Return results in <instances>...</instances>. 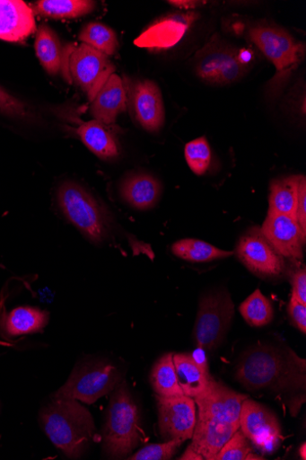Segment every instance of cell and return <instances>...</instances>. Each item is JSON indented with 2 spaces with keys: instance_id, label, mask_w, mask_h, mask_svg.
<instances>
[{
  "instance_id": "cell-1",
  "label": "cell",
  "mask_w": 306,
  "mask_h": 460,
  "mask_svg": "<svg viewBox=\"0 0 306 460\" xmlns=\"http://www.w3.org/2000/svg\"><path fill=\"white\" fill-rule=\"evenodd\" d=\"M236 379L250 391L305 388V360L293 351L271 347L248 351L240 361Z\"/></svg>"
},
{
  "instance_id": "cell-2",
  "label": "cell",
  "mask_w": 306,
  "mask_h": 460,
  "mask_svg": "<svg viewBox=\"0 0 306 460\" xmlns=\"http://www.w3.org/2000/svg\"><path fill=\"white\" fill-rule=\"evenodd\" d=\"M50 440L69 458H78L95 440L96 427L90 411L76 400H52L39 414Z\"/></svg>"
},
{
  "instance_id": "cell-18",
  "label": "cell",
  "mask_w": 306,
  "mask_h": 460,
  "mask_svg": "<svg viewBox=\"0 0 306 460\" xmlns=\"http://www.w3.org/2000/svg\"><path fill=\"white\" fill-rule=\"evenodd\" d=\"M37 30L34 12L22 0H0V40L22 43Z\"/></svg>"
},
{
  "instance_id": "cell-32",
  "label": "cell",
  "mask_w": 306,
  "mask_h": 460,
  "mask_svg": "<svg viewBox=\"0 0 306 460\" xmlns=\"http://www.w3.org/2000/svg\"><path fill=\"white\" fill-rule=\"evenodd\" d=\"M184 442L179 439L165 441L162 444L149 445L127 459L133 460H167L176 455Z\"/></svg>"
},
{
  "instance_id": "cell-20",
  "label": "cell",
  "mask_w": 306,
  "mask_h": 460,
  "mask_svg": "<svg viewBox=\"0 0 306 460\" xmlns=\"http://www.w3.org/2000/svg\"><path fill=\"white\" fill-rule=\"evenodd\" d=\"M120 195L130 207L140 211L151 210L161 199V181L148 173L127 175L120 184Z\"/></svg>"
},
{
  "instance_id": "cell-31",
  "label": "cell",
  "mask_w": 306,
  "mask_h": 460,
  "mask_svg": "<svg viewBox=\"0 0 306 460\" xmlns=\"http://www.w3.org/2000/svg\"><path fill=\"white\" fill-rule=\"evenodd\" d=\"M186 160L190 170L197 176L206 173L212 158L210 146L205 137L189 142L185 148Z\"/></svg>"
},
{
  "instance_id": "cell-27",
  "label": "cell",
  "mask_w": 306,
  "mask_h": 460,
  "mask_svg": "<svg viewBox=\"0 0 306 460\" xmlns=\"http://www.w3.org/2000/svg\"><path fill=\"white\" fill-rule=\"evenodd\" d=\"M173 354L162 357L154 365L151 374V384L160 397L185 395L179 386L176 367H174Z\"/></svg>"
},
{
  "instance_id": "cell-21",
  "label": "cell",
  "mask_w": 306,
  "mask_h": 460,
  "mask_svg": "<svg viewBox=\"0 0 306 460\" xmlns=\"http://www.w3.org/2000/svg\"><path fill=\"white\" fill-rule=\"evenodd\" d=\"M77 134L84 146L101 159L110 161L119 156L118 142L108 125L96 119L83 122Z\"/></svg>"
},
{
  "instance_id": "cell-36",
  "label": "cell",
  "mask_w": 306,
  "mask_h": 460,
  "mask_svg": "<svg viewBox=\"0 0 306 460\" xmlns=\"http://www.w3.org/2000/svg\"><path fill=\"white\" fill-rule=\"evenodd\" d=\"M288 314L293 323L302 333L306 332V305L292 297L288 305Z\"/></svg>"
},
{
  "instance_id": "cell-7",
  "label": "cell",
  "mask_w": 306,
  "mask_h": 460,
  "mask_svg": "<svg viewBox=\"0 0 306 460\" xmlns=\"http://www.w3.org/2000/svg\"><path fill=\"white\" fill-rule=\"evenodd\" d=\"M66 60V64L62 68L65 78L69 83L74 82L91 102L116 71L109 57L82 43L77 47L74 44L65 48Z\"/></svg>"
},
{
  "instance_id": "cell-5",
  "label": "cell",
  "mask_w": 306,
  "mask_h": 460,
  "mask_svg": "<svg viewBox=\"0 0 306 460\" xmlns=\"http://www.w3.org/2000/svg\"><path fill=\"white\" fill-rule=\"evenodd\" d=\"M57 201L66 218L87 239L100 243L109 237L110 218L106 208L82 185L63 182L57 190Z\"/></svg>"
},
{
  "instance_id": "cell-30",
  "label": "cell",
  "mask_w": 306,
  "mask_h": 460,
  "mask_svg": "<svg viewBox=\"0 0 306 460\" xmlns=\"http://www.w3.org/2000/svg\"><path fill=\"white\" fill-rule=\"evenodd\" d=\"M245 321L253 327L269 324L274 318V309L270 301L257 288L240 306Z\"/></svg>"
},
{
  "instance_id": "cell-8",
  "label": "cell",
  "mask_w": 306,
  "mask_h": 460,
  "mask_svg": "<svg viewBox=\"0 0 306 460\" xmlns=\"http://www.w3.org/2000/svg\"><path fill=\"white\" fill-rule=\"evenodd\" d=\"M121 381L120 371L110 363H80L66 384L53 395L52 400L71 399L93 403L112 393Z\"/></svg>"
},
{
  "instance_id": "cell-13",
  "label": "cell",
  "mask_w": 306,
  "mask_h": 460,
  "mask_svg": "<svg viewBox=\"0 0 306 460\" xmlns=\"http://www.w3.org/2000/svg\"><path fill=\"white\" fill-rule=\"evenodd\" d=\"M157 398L159 429L164 441L191 439L197 424V404L187 395Z\"/></svg>"
},
{
  "instance_id": "cell-33",
  "label": "cell",
  "mask_w": 306,
  "mask_h": 460,
  "mask_svg": "<svg viewBox=\"0 0 306 460\" xmlns=\"http://www.w3.org/2000/svg\"><path fill=\"white\" fill-rule=\"evenodd\" d=\"M250 452L249 439L239 429L216 455L214 460H244Z\"/></svg>"
},
{
  "instance_id": "cell-28",
  "label": "cell",
  "mask_w": 306,
  "mask_h": 460,
  "mask_svg": "<svg viewBox=\"0 0 306 460\" xmlns=\"http://www.w3.org/2000/svg\"><path fill=\"white\" fill-rule=\"evenodd\" d=\"M82 44L89 46L102 54L112 57L119 47L116 31L110 27L100 23H87L79 33Z\"/></svg>"
},
{
  "instance_id": "cell-15",
  "label": "cell",
  "mask_w": 306,
  "mask_h": 460,
  "mask_svg": "<svg viewBox=\"0 0 306 460\" xmlns=\"http://www.w3.org/2000/svg\"><path fill=\"white\" fill-rule=\"evenodd\" d=\"M247 398V395L238 394L211 378L205 391L194 400L198 408L197 415L240 424L241 406Z\"/></svg>"
},
{
  "instance_id": "cell-11",
  "label": "cell",
  "mask_w": 306,
  "mask_h": 460,
  "mask_svg": "<svg viewBox=\"0 0 306 460\" xmlns=\"http://www.w3.org/2000/svg\"><path fill=\"white\" fill-rule=\"evenodd\" d=\"M235 253L240 261L258 277H279L284 271V258L259 227H251L240 238Z\"/></svg>"
},
{
  "instance_id": "cell-17",
  "label": "cell",
  "mask_w": 306,
  "mask_h": 460,
  "mask_svg": "<svg viewBox=\"0 0 306 460\" xmlns=\"http://www.w3.org/2000/svg\"><path fill=\"white\" fill-rule=\"evenodd\" d=\"M239 429L240 424L197 415L192 443L188 448L201 460H214L216 455Z\"/></svg>"
},
{
  "instance_id": "cell-29",
  "label": "cell",
  "mask_w": 306,
  "mask_h": 460,
  "mask_svg": "<svg viewBox=\"0 0 306 460\" xmlns=\"http://www.w3.org/2000/svg\"><path fill=\"white\" fill-rule=\"evenodd\" d=\"M49 315L47 312L32 307H20L13 310L7 320V330L11 336L36 332L45 328Z\"/></svg>"
},
{
  "instance_id": "cell-34",
  "label": "cell",
  "mask_w": 306,
  "mask_h": 460,
  "mask_svg": "<svg viewBox=\"0 0 306 460\" xmlns=\"http://www.w3.org/2000/svg\"><path fill=\"white\" fill-rule=\"evenodd\" d=\"M0 114L17 119H31L33 116L26 103L2 86H0Z\"/></svg>"
},
{
  "instance_id": "cell-24",
  "label": "cell",
  "mask_w": 306,
  "mask_h": 460,
  "mask_svg": "<svg viewBox=\"0 0 306 460\" xmlns=\"http://www.w3.org/2000/svg\"><path fill=\"white\" fill-rule=\"evenodd\" d=\"M171 252L186 261L205 263L223 260L233 255L232 251L217 248L208 243L197 239H182L174 243Z\"/></svg>"
},
{
  "instance_id": "cell-6",
  "label": "cell",
  "mask_w": 306,
  "mask_h": 460,
  "mask_svg": "<svg viewBox=\"0 0 306 460\" xmlns=\"http://www.w3.org/2000/svg\"><path fill=\"white\" fill-rule=\"evenodd\" d=\"M248 54L214 36L197 53L194 69L197 75L212 86H227L242 79L249 70Z\"/></svg>"
},
{
  "instance_id": "cell-16",
  "label": "cell",
  "mask_w": 306,
  "mask_h": 460,
  "mask_svg": "<svg viewBox=\"0 0 306 460\" xmlns=\"http://www.w3.org/2000/svg\"><path fill=\"white\" fill-rule=\"evenodd\" d=\"M260 230L283 258L302 260L306 236L295 217L268 213Z\"/></svg>"
},
{
  "instance_id": "cell-3",
  "label": "cell",
  "mask_w": 306,
  "mask_h": 460,
  "mask_svg": "<svg viewBox=\"0 0 306 460\" xmlns=\"http://www.w3.org/2000/svg\"><path fill=\"white\" fill-rule=\"evenodd\" d=\"M144 438L139 407L127 384L121 381L112 392L103 431V447L110 458H123Z\"/></svg>"
},
{
  "instance_id": "cell-39",
  "label": "cell",
  "mask_w": 306,
  "mask_h": 460,
  "mask_svg": "<svg viewBox=\"0 0 306 460\" xmlns=\"http://www.w3.org/2000/svg\"><path fill=\"white\" fill-rule=\"evenodd\" d=\"M194 361L205 372L209 374L206 351L201 348L190 354Z\"/></svg>"
},
{
  "instance_id": "cell-22",
  "label": "cell",
  "mask_w": 306,
  "mask_h": 460,
  "mask_svg": "<svg viewBox=\"0 0 306 460\" xmlns=\"http://www.w3.org/2000/svg\"><path fill=\"white\" fill-rule=\"evenodd\" d=\"M34 48L42 67L49 75H57L62 72L65 48L54 29L48 24H40L36 30Z\"/></svg>"
},
{
  "instance_id": "cell-35",
  "label": "cell",
  "mask_w": 306,
  "mask_h": 460,
  "mask_svg": "<svg viewBox=\"0 0 306 460\" xmlns=\"http://www.w3.org/2000/svg\"><path fill=\"white\" fill-rule=\"evenodd\" d=\"M295 219L306 236V180L304 176H301L299 181Z\"/></svg>"
},
{
  "instance_id": "cell-38",
  "label": "cell",
  "mask_w": 306,
  "mask_h": 460,
  "mask_svg": "<svg viewBox=\"0 0 306 460\" xmlns=\"http://www.w3.org/2000/svg\"><path fill=\"white\" fill-rule=\"evenodd\" d=\"M168 4L180 10H185L188 12L195 10L200 5L205 4V3L195 2V0H170Z\"/></svg>"
},
{
  "instance_id": "cell-12",
  "label": "cell",
  "mask_w": 306,
  "mask_h": 460,
  "mask_svg": "<svg viewBox=\"0 0 306 460\" xmlns=\"http://www.w3.org/2000/svg\"><path fill=\"white\" fill-rule=\"evenodd\" d=\"M124 85L131 114L144 130L159 132L165 121V110L157 84L150 79H137Z\"/></svg>"
},
{
  "instance_id": "cell-19",
  "label": "cell",
  "mask_w": 306,
  "mask_h": 460,
  "mask_svg": "<svg viewBox=\"0 0 306 460\" xmlns=\"http://www.w3.org/2000/svg\"><path fill=\"white\" fill-rule=\"evenodd\" d=\"M127 106L124 81L114 73L92 102L90 111L94 119L109 127L126 111Z\"/></svg>"
},
{
  "instance_id": "cell-9",
  "label": "cell",
  "mask_w": 306,
  "mask_h": 460,
  "mask_svg": "<svg viewBox=\"0 0 306 460\" xmlns=\"http://www.w3.org/2000/svg\"><path fill=\"white\" fill-rule=\"evenodd\" d=\"M234 314V304L228 290H216L203 296L193 332L197 348L211 352L220 347Z\"/></svg>"
},
{
  "instance_id": "cell-4",
  "label": "cell",
  "mask_w": 306,
  "mask_h": 460,
  "mask_svg": "<svg viewBox=\"0 0 306 460\" xmlns=\"http://www.w3.org/2000/svg\"><path fill=\"white\" fill-rule=\"evenodd\" d=\"M252 43L275 66L268 84L271 95H278L305 58V45L288 31L275 24H258L249 30Z\"/></svg>"
},
{
  "instance_id": "cell-14",
  "label": "cell",
  "mask_w": 306,
  "mask_h": 460,
  "mask_svg": "<svg viewBox=\"0 0 306 460\" xmlns=\"http://www.w3.org/2000/svg\"><path fill=\"white\" fill-rule=\"evenodd\" d=\"M198 19L199 14L195 12L168 14L149 26L136 40V45L150 50L176 47Z\"/></svg>"
},
{
  "instance_id": "cell-26",
  "label": "cell",
  "mask_w": 306,
  "mask_h": 460,
  "mask_svg": "<svg viewBox=\"0 0 306 460\" xmlns=\"http://www.w3.org/2000/svg\"><path fill=\"white\" fill-rule=\"evenodd\" d=\"M301 176H291L271 184L269 213L295 217Z\"/></svg>"
},
{
  "instance_id": "cell-10",
  "label": "cell",
  "mask_w": 306,
  "mask_h": 460,
  "mask_svg": "<svg viewBox=\"0 0 306 460\" xmlns=\"http://www.w3.org/2000/svg\"><path fill=\"white\" fill-rule=\"evenodd\" d=\"M240 429L262 453L272 454L281 445L282 429L276 415L249 398L241 406Z\"/></svg>"
},
{
  "instance_id": "cell-40",
  "label": "cell",
  "mask_w": 306,
  "mask_h": 460,
  "mask_svg": "<svg viewBox=\"0 0 306 460\" xmlns=\"http://www.w3.org/2000/svg\"><path fill=\"white\" fill-rule=\"evenodd\" d=\"M305 449H306V445L303 443L302 445V447H300V450H299V453H300V456L302 459H306V452H305Z\"/></svg>"
},
{
  "instance_id": "cell-23",
  "label": "cell",
  "mask_w": 306,
  "mask_h": 460,
  "mask_svg": "<svg viewBox=\"0 0 306 460\" xmlns=\"http://www.w3.org/2000/svg\"><path fill=\"white\" fill-rule=\"evenodd\" d=\"M172 360L185 395L196 398L205 391L212 377L194 361L190 354H173Z\"/></svg>"
},
{
  "instance_id": "cell-37",
  "label": "cell",
  "mask_w": 306,
  "mask_h": 460,
  "mask_svg": "<svg viewBox=\"0 0 306 460\" xmlns=\"http://www.w3.org/2000/svg\"><path fill=\"white\" fill-rule=\"evenodd\" d=\"M293 298L306 305V271L305 269L297 270L293 275Z\"/></svg>"
},
{
  "instance_id": "cell-25",
  "label": "cell",
  "mask_w": 306,
  "mask_h": 460,
  "mask_svg": "<svg viewBox=\"0 0 306 460\" xmlns=\"http://www.w3.org/2000/svg\"><path fill=\"white\" fill-rule=\"evenodd\" d=\"M96 7L97 3L89 0H39L33 5L32 11L41 16L61 20L91 14Z\"/></svg>"
}]
</instances>
